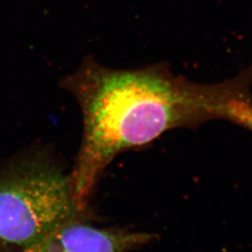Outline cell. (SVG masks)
<instances>
[{
  "label": "cell",
  "mask_w": 252,
  "mask_h": 252,
  "mask_svg": "<svg viewBox=\"0 0 252 252\" xmlns=\"http://www.w3.org/2000/svg\"><path fill=\"white\" fill-rule=\"evenodd\" d=\"M249 79L199 84L175 75L165 63L118 69L85 57L60 83L82 117L81 146L68 174L79 210L85 212L102 174L120 153L216 118L243 125L252 112Z\"/></svg>",
  "instance_id": "6da1fadb"
},
{
  "label": "cell",
  "mask_w": 252,
  "mask_h": 252,
  "mask_svg": "<svg viewBox=\"0 0 252 252\" xmlns=\"http://www.w3.org/2000/svg\"><path fill=\"white\" fill-rule=\"evenodd\" d=\"M153 238L147 233L96 227L78 217L57 226L22 252H129Z\"/></svg>",
  "instance_id": "3957f363"
},
{
  "label": "cell",
  "mask_w": 252,
  "mask_h": 252,
  "mask_svg": "<svg viewBox=\"0 0 252 252\" xmlns=\"http://www.w3.org/2000/svg\"><path fill=\"white\" fill-rule=\"evenodd\" d=\"M81 216L69 175L45 157L31 155L0 170V250L22 252Z\"/></svg>",
  "instance_id": "7a4b0ae2"
}]
</instances>
